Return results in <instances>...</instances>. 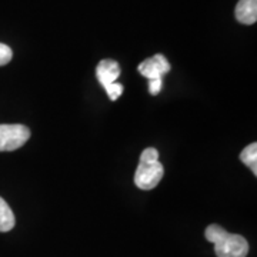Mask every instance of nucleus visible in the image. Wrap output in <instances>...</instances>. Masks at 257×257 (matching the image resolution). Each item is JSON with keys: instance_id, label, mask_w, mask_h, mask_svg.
Returning a JSON list of instances; mask_svg holds the SVG:
<instances>
[{"instance_id": "f257e3e1", "label": "nucleus", "mask_w": 257, "mask_h": 257, "mask_svg": "<svg viewBox=\"0 0 257 257\" xmlns=\"http://www.w3.org/2000/svg\"><path fill=\"white\" fill-rule=\"evenodd\" d=\"M204 236L214 244V253L217 257H246L248 253V243L240 234H233L219 224H210L204 230Z\"/></svg>"}, {"instance_id": "f03ea898", "label": "nucleus", "mask_w": 257, "mask_h": 257, "mask_svg": "<svg viewBox=\"0 0 257 257\" xmlns=\"http://www.w3.org/2000/svg\"><path fill=\"white\" fill-rule=\"evenodd\" d=\"M163 173H165V169L159 160H155V162L140 160L136 173H135V184L142 190H152L160 183Z\"/></svg>"}, {"instance_id": "7ed1b4c3", "label": "nucleus", "mask_w": 257, "mask_h": 257, "mask_svg": "<svg viewBox=\"0 0 257 257\" xmlns=\"http://www.w3.org/2000/svg\"><path fill=\"white\" fill-rule=\"evenodd\" d=\"M30 138V128L23 124H0V152H13Z\"/></svg>"}, {"instance_id": "20e7f679", "label": "nucleus", "mask_w": 257, "mask_h": 257, "mask_svg": "<svg viewBox=\"0 0 257 257\" xmlns=\"http://www.w3.org/2000/svg\"><path fill=\"white\" fill-rule=\"evenodd\" d=\"M138 69L139 73L147 77L149 80L150 79H160V77H163V74L170 72V63L167 62L165 56L159 53V55H155L150 59L143 60L139 64Z\"/></svg>"}, {"instance_id": "39448f33", "label": "nucleus", "mask_w": 257, "mask_h": 257, "mask_svg": "<svg viewBox=\"0 0 257 257\" xmlns=\"http://www.w3.org/2000/svg\"><path fill=\"white\" fill-rule=\"evenodd\" d=\"M120 76V66L116 60L111 59H104L96 67V77L101 86L106 89L110 84L116 83Z\"/></svg>"}, {"instance_id": "423d86ee", "label": "nucleus", "mask_w": 257, "mask_h": 257, "mask_svg": "<svg viewBox=\"0 0 257 257\" xmlns=\"http://www.w3.org/2000/svg\"><path fill=\"white\" fill-rule=\"evenodd\" d=\"M234 15L243 25H254L257 20V0H239Z\"/></svg>"}, {"instance_id": "0eeeda50", "label": "nucleus", "mask_w": 257, "mask_h": 257, "mask_svg": "<svg viewBox=\"0 0 257 257\" xmlns=\"http://www.w3.org/2000/svg\"><path fill=\"white\" fill-rule=\"evenodd\" d=\"M15 214L9 204L3 197H0V231H9L15 227Z\"/></svg>"}, {"instance_id": "6e6552de", "label": "nucleus", "mask_w": 257, "mask_h": 257, "mask_svg": "<svg viewBox=\"0 0 257 257\" xmlns=\"http://www.w3.org/2000/svg\"><path fill=\"white\" fill-rule=\"evenodd\" d=\"M240 160L257 176V143H251L240 153Z\"/></svg>"}, {"instance_id": "1a4fd4ad", "label": "nucleus", "mask_w": 257, "mask_h": 257, "mask_svg": "<svg viewBox=\"0 0 257 257\" xmlns=\"http://www.w3.org/2000/svg\"><path fill=\"white\" fill-rule=\"evenodd\" d=\"M106 90V93H107V96H109V99L110 100H117L120 96H121V93H123V86L120 84V83H113V84H110L109 87H106L104 89Z\"/></svg>"}, {"instance_id": "9d476101", "label": "nucleus", "mask_w": 257, "mask_h": 257, "mask_svg": "<svg viewBox=\"0 0 257 257\" xmlns=\"http://www.w3.org/2000/svg\"><path fill=\"white\" fill-rule=\"evenodd\" d=\"M13 59V52L8 45L0 43V66H6Z\"/></svg>"}, {"instance_id": "9b49d317", "label": "nucleus", "mask_w": 257, "mask_h": 257, "mask_svg": "<svg viewBox=\"0 0 257 257\" xmlns=\"http://www.w3.org/2000/svg\"><path fill=\"white\" fill-rule=\"evenodd\" d=\"M140 160L142 162H155V160H159V152L153 147H147L142 152L140 155Z\"/></svg>"}, {"instance_id": "f8f14e48", "label": "nucleus", "mask_w": 257, "mask_h": 257, "mask_svg": "<svg viewBox=\"0 0 257 257\" xmlns=\"http://www.w3.org/2000/svg\"><path fill=\"white\" fill-rule=\"evenodd\" d=\"M162 84H163V80H162V77L160 79H150L149 80V92L152 96H156L160 93L162 90Z\"/></svg>"}]
</instances>
